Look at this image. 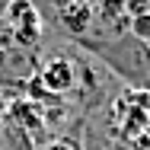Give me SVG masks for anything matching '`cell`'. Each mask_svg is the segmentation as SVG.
Here are the masks:
<instances>
[{"label": "cell", "mask_w": 150, "mask_h": 150, "mask_svg": "<svg viewBox=\"0 0 150 150\" xmlns=\"http://www.w3.org/2000/svg\"><path fill=\"white\" fill-rule=\"evenodd\" d=\"M93 19L109 32V38L125 35L128 26H131V16L125 13V0H99L93 6Z\"/></svg>", "instance_id": "obj_4"}, {"label": "cell", "mask_w": 150, "mask_h": 150, "mask_svg": "<svg viewBox=\"0 0 150 150\" xmlns=\"http://www.w3.org/2000/svg\"><path fill=\"white\" fill-rule=\"evenodd\" d=\"M54 19H58L61 29L67 32V38H74V42H77V38H86L90 29H93V23H96V19H93V3L90 0H70Z\"/></svg>", "instance_id": "obj_3"}, {"label": "cell", "mask_w": 150, "mask_h": 150, "mask_svg": "<svg viewBox=\"0 0 150 150\" xmlns=\"http://www.w3.org/2000/svg\"><path fill=\"white\" fill-rule=\"evenodd\" d=\"M6 109H10V105H6V96H3V93H0V115H3V112H6Z\"/></svg>", "instance_id": "obj_10"}, {"label": "cell", "mask_w": 150, "mask_h": 150, "mask_svg": "<svg viewBox=\"0 0 150 150\" xmlns=\"http://www.w3.org/2000/svg\"><path fill=\"white\" fill-rule=\"evenodd\" d=\"M144 131H147V134H150V115H147V128H144Z\"/></svg>", "instance_id": "obj_11"}, {"label": "cell", "mask_w": 150, "mask_h": 150, "mask_svg": "<svg viewBox=\"0 0 150 150\" xmlns=\"http://www.w3.org/2000/svg\"><path fill=\"white\" fill-rule=\"evenodd\" d=\"M128 150H150V134H137V137H131L128 141Z\"/></svg>", "instance_id": "obj_9"}, {"label": "cell", "mask_w": 150, "mask_h": 150, "mask_svg": "<svg viewBox=\"0 0 150 150\" xmlns=\"http://www.w3.org/2000/svg\"><path fill=\"white\" fill-rule=\"evenodd\" d=\"M38 90L48 96H67L70 90H77V67L67 58H51L42 64L38 70Z\"/></svg>", "instance_id": "obj_2"}, {"label": "cell", "mask_w": 150, "mask_h": 150, "mask_svg": "<svg viewBox=\"0 0 150 150\" xmlns=\"http://www.w3.org/2000/svg\"><path fill=\"white\" fill-rule=\"evenodd\" d=\"M10 118L19 125V131H23V137H35V134H42L45 131V115H42V109H38V102H32V99H16V102H10Z\"/></svg>", "instance_id": "obj_5"}, {"label": "cell", "mask_w": 150, "mask_h": 150, "mask_svg": "<svg viewBox=\"0 0 150 150\" xmlns=\"http://www.w3.org/2000/svg\"><path fill=\"white\" fill-rule=\"evenodd\" d=\"M42 150H83V144H80L77 137H54V141H48Z\"/></svg>", "instance_id": "obj_7"}, {"label": "cell", "mask_w": 150, "mask_h": 150, "mask_svg": "<svg viewBox=\"0 0 150 150\" xmlns=\"http://www.w3.org/2000/svg\"><path fill=\"white\" fill-rule=\"evenodd\" d=\"M125 13L128 16H144V13H150V0H125Z\"/></svg>", "instance_id": "obj_8"}, {"label": "cell", "mask_w": 150, "mask_h": 150, "mask_svg": "<svg viewBox=\"0 0 150 150\" xmlns=\"http://www.w3.org/2000/svg\"><path fill=\"white\" fill-rule=\"evenodd\" d=\"M6 26H10V38L23 48H35L42 38V13L35 10L32 0H6L3 6Z\"/></svg>", "instance_id": "obj_1"}, {"label": "cell", "mask_w": 150, "mask_h": 150, "mask_svg": "<svg viewBox=\"0 0 150 150\" xmlns=\"http://www.w3.org/2000/svg\"><path fill=\"white\" fill-rule=\"evenodd\" d=\"M128 35L137 38V42H144V45H150V13H144V16H131Z\"/></svg>", "instance_id": "obj_6"}]
</instances>
